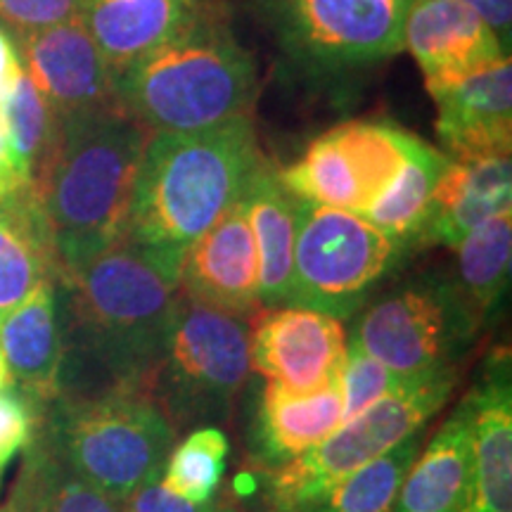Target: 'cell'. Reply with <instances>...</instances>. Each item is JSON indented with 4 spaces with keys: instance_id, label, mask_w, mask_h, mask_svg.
I'll use <instances>...</instances> for the list:
<instances>
[{
    "instance_id": "d590c367",
    "label": "cell",
    "mask_w": 512,
    "mask_h": 512,
    "mask_svg": "<svg viewBox=\"0 0 512 512\" xmlns=\"http://www.w3.org/2000/svg\"><path fill=\"white\" fill-rule=\"evenodd\" d=\"M29 185L31 183L24 181L22 174L17 171L15 159H12V152H10L8 133H5L3 117H0V197L29 188Z\"/></svg>"
},
{
    "instance_id": "ffe728a7",
    "label": "cell",
    "mask_w": 512,
    "mask_h": 512,
    "mask_svg": "<svg viewBox=\"0 0 512 512\" xmlns=\"http://www.w3.org/2000/svg\"><path fill=\"white\" fill-rule=\"evenodd\" d=\"M81 22L112 76L202 22L195 0H86Z\"/></svg>"
},
{
    "instance_id": "8992f818",
    "label": "cell",
    "mask_w": 512,
    "mask_h": 512,
    "mask_svg": "<svg viewBox=\"0 0 512 512\" xmlns=\"http://www.w3.org/2000/svg\"><path fill=\"white\" fill-rule=\"evenodd\" d=\"M456 384V368L408 380L394 394L344 422L323 444L271 470L268 501L278 512H292L309 503L361 465L418 434L444 408Z\"/></svg>"
},
{
    "instance_id": "2e32d148",
    "label": "cell",
    "mask_w": 512,
    "mask_h": 512,
    "mask_svg": "<svg viewBox=\"0 0 512 512\" xmlns=\"http://www.w3.org/2000/svg\"><path fill=\"white\" fill-rule=\"evenodd\" d=\"M437 133L448 157L475 162L510 157L512 147V62L510 57L432 93Z\"/></svg>"
},
{
    "instance_id": "3957f363",
    "label": "cell",
    "mask_w": 512,
    "mask_h": 512,
    "mask_svg": "<svg viewBox=\"0 0 512 512\" xmlns=\"http://www.w3.org/2000/svg\"><path fill=\"white\" fill-rule=\"evenodd\" d=\"M147 140L150 133L124 110L60 121L34 181L60 266L57 283L124 238Z\"/></svg>"
},
{
    "instance_id": "484cf974",
    "label": "cell",
    "mask_w": 512,
    "mask_h": 512,
    "mask_svg": "<svg viewBox=\"0 0 512 512\" xmlns=\"http://www.w3.org/2000/svg\"><path fill=\"white\" fill-rule=\"evenodd\" d=\"M10 498L22 512H128L126 501L112 498L76 475L38 434Z\"/></svg>"
},
{
    "instance_id": "30bf717a",
    "label": "cell",
    "mask_w": 512,
    "mask_h": 512,
    "mask_svg": "<svg viewBox=\"0 0 512 512\" xmlns=\"http://www.w3.org/2000/svg\"><path fill=\"white\" fill-rule=\"evenodd\" d=\"M411 133L380 121H347L318 136L278 178L299 200L366 216L408 157Z\"/></svg>"
},
{
    "instance_id": "7a4b0ae2",
    "label": "cell",
    "mask_w": 512,
    "mask_h": 512,
    "mask_svg": "<svg viewBox=\"0 0 512 512\" xmlns=\"http://www.w3.org/2000/svg\"><path fill=\"white\" fill-rule=\"evenodd\" d=\"M264 159L252 119L147 140L124 238L181 273L183 254L242 202Z\"/></svg>"
},
{
    "instance_id": "836d02e7",
    "label": "cell",
    "mask_w": 512,
    "mask_h": 512,
    "mask_svg": "<svg viewBox=\"0 0 512 512\" xmlns=\"http://www.w3.org/2000/svg\"><path fill=\"white\" fill-rule=\"evenodd\" d=\"M128 512H214V503H190L174 494L171 489H166L162 477L147 479L145 484H140L136 491H133L131 498L126 501Z\"/></svg>"
},
{
    "instance_id": "7402d4cb",
    "label": "cell",
    "mask_w": 512,
    "mask_h": 512,
    "mask_svg": "<svg viewBox=\"0 0 512 512\" xmlns=\"http://www.w3.org/2000/svg\"><path fill=\"white\" fill-rule=\"evenodd\" d=\"M57 280L60 266L34 185L0 197V318Z\"/></svg>"
},
{
    "instance_id": "4dcf8cb0",
    "label": "cell",
    "mask_w": 512,
    "mask_h": 512,
    "mask_svg": "<svg viewBox=\"0 0 512 512\" xmlns=\"http://www.w3.org/2000/svg\"><path fill=\"white\" fill-rule=\"evenodd\" d=\"M408 380L396 377L387 366L366 351L358 349L354 342L347 347V356H344L342 370H339V387H342L344 399V422L356 418L384 396L394 394L401 389Z\"/></svg>"
},
{
    "instance_id": "f1b7e54d",
    "label": "cell",
    "mask_w": 512,
    "mask_h": 512,
    "mask_svg": "<svg viewBox=\"0 0 512 512\" xmlns=\"http://www.w3.org/2000/svg\"><path fill=\"white\" fill-rule=\"evenodd\" d=\"M0 117H3L17 171L24 181L34 185L38 171L53 152L60 121L50 110L48 100L38 93L24 67H19L10 86L0 95Z\"/></svg>"
},
{
    "instance_id": "5b68a950",
    "label": "cell",
    "mask_w": 512,
    "mask_h": 512,
    "mask_svg": "<svg viewBox=\"0 0 512 512\" xmlns=\"http://www.w3.org/2000/svg\"><path fill=\"white\" fill-rule=\"evenodd\" d=\"M38 437L76 475L128 501L162 475L176 430L152 396H60L43 411Z\"/></svg>"
},
{
    "instance_id": "d6a6232c",
    "label": "cell",
    "mask_w": 512,
    "mask_h": 512,
    "mask_svg": "<svg viewBox=\"0 0 512 512\" xmlns=\"http://www.w3.org/2000/svg\"><path fill=\"white\" fill-rule=\"evenodd\" d=\"M83 0H0V24L19 38L81 19Z\"/></svg>"
},
{
    "instance_id": "7c38bea8",
    "label": "cell",
    "mask_w": 512,
    "mask_h": 512,
    "mask_svg": "<svg viewBox=\"0 0 512 512\" xmlns=\"http://www.w3.org/2000/svg\"><path fill=\"white\" fill-rule=\"evenodd\" d=\"M347 347L342 318L304 306H268L249 323L252 370L290 392L337 382Z\"/></svg>"
},
{
    "instance_id": "60d3db41",
    "label": "cell",
    "mask_w": 512,
    "mask_h": 512,
    "mask_svg": "<svg viewBox=\"0 0 512 512\" xmlns=\"http://www.w3.org/2000/svg\"><path fill=\"white\" fill-rule=\"evenodd\" d=\"M83 3H86V0H83Z\"/></svg>"
},
{
    "instance_id": "e575fe53",
    "label": "cell",
    "mask_w": 512,
    "mask_h": 512,
    "mask_svg": "<svg viewBox=\"0 0 512 512\" xmlns=\"http://www.w3.org/2000/svg\"><path fill=\"white\" fill-rule=\"evenodd\" d=\"M467 8L475 10L479 17L494 29V34H510L512 0H460Z\"/></svg>"
},
{
    "instance_id": "f35d334b",
    "label": "cell",
    "mask_w": 512,
    "mask_h": 512,
    "mask_svg": "<svg viewBox=\"0 0 512 512\" xmlns=\"http://www.w3.org/2000/svg\"><path fill=\"white\" fill-rule=\"evenodd\" d=\"M0 512H22L17 508V503L12 501V498H8V501H5L3 505H0Z\"/></svg>"
},
{
    "instance_id": "8d00e7d4",
    "label": "cell",
    "mask_w": 512,
    "mask_h": 512,
    "mask_svg": "<svg viewBox=\"0 0 512 512\" xmlns=\"http://www.w3.org/2000/svg\"><path fill=\"white\" fill-rule=\"evenodd\" d=\"M19 67H22V60H19L10 38L5 36L3 29H0V95H3L5 88L10 86L12 76L19 72Z\"/></svg>"
},
{
    "instance_id": "44dd1931",
    "label": "cell",
    "mask_w": 512,
    "mask_h": 512,
    "mask_svg": "<svg viewBox=\"0 0 512 512\" xmlns=\"http://www.w3.org/2000/svg\"><path fill=\"white\" fill-rule=\"evenodd\" d=\"M475 465V408L460 403L403 479L392 512H463Z\"/></svg>"
},
{
    "instance_id": "74e56055",
    "label": "cell",
    "mask_w": 512,
    "mask_h": 512,
    "mask_svg": "<svg viewBox=\"0 0 512 512\" xmlns=\"http://www.w3.org/2000/svg\"><path fill=\"white\" fill-rule=\"evenodd\" d=\"M5 387H12V380H10L8 366H5L3 356H0V389H5Z\"/></svg>"
},
{
    "instance_id": "5bb4252c",
    "label": "cell",
    "mask_w": 512,
    "mask_h": 512,
    "mask_svg": "<svg viewBox=\"0 0 512 512\" xmlns=\"http://www.w3.org/2000/svg\"><path fill=\"white\" fill-rule=\"evenodd\" d=\"M403 43L418 60L430 93L503 57L494 29L460 0H413L403 22Z\"/></svg>"
},
{
    "instance_id": "4316f807",
    "label": "cell",
    "mask_w": 512,
    "mask_h": 512,
    "mask_svg": "<svg viewBox=\"0 0 512 512\" xmlns=\"http://www.w3.org/2000/svg\"><path fill=\"white\" fill-rule=\"evenodd\" d=\"M418 453L420 439L413 434L292 512H392Z\"/></svg>"
},
{
    "instance_id": "ab89813d",
    "label": "cell",
    "mask_w": 512,
    "mask_h": 512,
    "mask_svg": "<svg viewBox=\"0 0 512 512\" xmlns=\"http://www.w3.org/2000/svg\"><path fill=\"white\" fill-rule=\"evenodd\" d=\"M214 512H238V510H219V508H216Z\"/></svg>"
},
{
    "instance_id": "9c48e42d",
    "label": "cell",
    "mask_w": 512,
    "mask_h": 512,
    "mask_svg": "<svg viewBox=\"0 0 512 512\" xmlns=\"http://www.w3.org/2000/svg\"><path fill=\"white\" fill-rule=\"evenodd\" d=\"M477 320L465 297L451 287H406L370 306L351 342L396 377L413 380L453 368Z\"/></svg>"
},
{
    "instance_id": "603a6c76",
    "label": "cell",
    "mask_w": 512,
    "mask_h": 512,
    "mask_svg": "<svg viewBox=\"0 0 512 512\" xmlns=\"http://www.w3.org/2000/svg\"><path fill=\"white\" fill-rule=\"evenodd\" d=\"M510 195V157H486L475 162L451 159L434 188L425 238L458 247L486 219L510 209Z\"/></svg>"
},
{
    "instance_id": "e0dca14e",
    "label": "cell",
    "mask_w": 512,
    "mask_h": 512,
    "mask_svg": "<svg viewBox=\"0 0 512 512\" xmlns=\"http://www.w3.org/2000/svg\"><path fill=\"white\" fill-rule=\"evenodd\" d=\"M0 356L12 387L46 411L60 396L64 358L62 306L57 283H46L0 318Z\"/></svg>"
},
{
    "instance_id": "9a60e30c",
    "label": "cell",
    "mask_w": 512,
    "mask_h": 512,
    "mask_svg": "<svg viewBox=\"0 0 512 512\" xmlns=\"http://www.w3.org/2000/svg\"><path fill=\"white\" fill-rule=\"evenodd\" d=\"M181 290L238 316L259 311V252L245 204H235L188 247L181 261Z\"/></svg>"
},
{
    "instance_id": "277c9868",
    "label": "cell",
    "mask_w": 512,
    "mask_h": 512,
    "mask_svg": "<svg viewBox=\"0 0 512 512\" xmlns=\"http://www.w3.org/2000/svg\"><path fill=\"white\" fill-rule=\"evenodd\" d=\"M256 88L252 55L204 19L114 74L121 110L155 133L204 131L245 117Z\"/></svg>"
},
{
    "instance_id": "4fadbf2b",
    "label": "cell",
    "mask_w": 512,
    "mask_h": 512,
    "mask_svg": "<svg viewBox=\"0 0 512 512\" xmlns=\"http://www.w3.org/2000/svg\"><path fill=\"white\" fill-rule=\"evenodd\" d=\"M19 53L57 121L121 110L114 76L81 19L19 38Z\"/></svg>"
},
{
    "instance_id": "ba28073f",
    "label": "cell",
    "mask_w": 512,
    "mask_h": 512,
    "mask_svg": "<svg viewBox=\"0 0 512 512\" xmlns=\"http://www.w3.org/2000/svg\"><path fill=\"white\" fill-rule=\"evenodd\" d=\"M396 254L399 247L363 216L299 200L287 304L347 318Z\"/></svg>"
},
{
    "instance_id": "d4e9b609",
    "label": "cell",
    "mask_w": 512,
    "mask_h": 512,
    "mask_svg": "<svg viewBox=\"0 0 512 512\" xmlns=\"http://www.w3.org/2000/svg\"><path fill=\"white\" fill-rule=\"evenodd\" d=\"M448 162L451 157L446 152L434 150L411 133L408 157L399 176L363 219L373 223L399 249L425 238L432 214L434 188H437Z\"/></svg>"
},
{
    "instance_id": "f546056e",
    "label": "cell",
    "mask_w": 512,
    "mask_h": 512,
    "mask_svg": "<svg viewBox=\"0 0 512 512\" xmlns=\"http://www.w3.org/2000/svg\"><path fill=\"white\" fill-rule=\"evenodd\" d=\"M230 453L228 437L219 427L202 425L169 451L162 467V482L185 501L204 505L219 491Z\"/></svg>"
},
{
    "instance_id": "6da1fadb",
    "label": "cell",
    "mask_w": 512,
    "mask_h": 512,
    "mask_svg": "<svg viewBox=\"0 0 512 512\" xmlns=\"http://www.w3.org/2000/svg\"><path fill=\"white\" fill-rule=\"evenodd\" d=\"M57 285L67 290L60 396L155 394L181 273L121 238Z\"/></svg>"
},
{
    "instance_id": "8fae6325",
    "label": "cell",
    "mask_w": 512,
    "mask_h": 512,
    "mask_svg": "<svg viewBox=\"0 0 512 512\" xmlns=\"http://www.w3.org/2000/svg\"><path fill=\"white\" fill-rule=\"evenodd\" d=\"M297 55L328 67H358L403 48L413 0H266Z\"/></svg>"
},
{
    "instance_id": "ac0fdd59",
    "label": "cell",
    "mask_w": 512,
    "mask_h": 512,
    "mask_svg": "<svg viewBox=\"0 0 512 512\" xmlns=\"http://www.w3.org/2000/svg\"><path fill=\"white\" fill-rule=\"evenodd\" d=\"M475 465L463 512H512V384L508 351L489 358L470 392Z\"/></svg>"
},
{
    "instance_id": "1f68e13d",
    "label": "cell",
    "mask_w": 512,
    "mask_h": 512,
    "mask_svg": "<svg viewBox=\"0 0 512 512\" xmlns=\"http://www.w3.org/2000/svg\"><path fill=\"white\" fill-rule=\"evenodd\" d=\"M41 427V411L15 387L0 389V482L12 460L29 451Z\"/></svg>"
},
{
    "instance_id": "cb8c5ba5",
    "label": "cell",
    "mask_w": 512,
    "mask_h": 512,
    "mask_svg": "<svg viewBox=\"0 0 512 512\" xmlns=\"http://www.w3.org/2000/svg\"><path fill=\"white\" fill-rule=\"evenodd\" d=\"M256 252H259V299L264 306L287 304L292 280L299 197L264 164L242 197Z\"/></svg>"
},
{
    "instance_id": "d6986e66",
    "label": "cell",
    "mask_w": 512,
    "mask_h": 512,
    "mask_svg": "<svg viewBox=\"0 0 512 512\" xmlns=\"http://www.w3.org/2000/svg\"><path fill=\"white\" fill-rule=\"evenodd\" d=\"M344 425L342 387L330 382L316 392H290L266 380L254 413V456L268 470L323 444Z\"/></svg>"
},
{
    "instance_id": "52a82bcc",
    "label": "cell",
    "mask_w": 512,
    "mask_h": 512,
    "mask_svg": "<svg viewBox=\"0 0 512 512\" xmlns=\"http://www.w3.org/2000/svg\"><path fill=\"white\" fill-rule=\"evenodd\" d=\"M249 318L181 292L155 392L174 430L223 420L230 411L252 370Z\"/></svg>"
},
{
    "instance_id": "83f0119b",
    "label": "cell",
    "mask_w": 512,
    "mask_h": 512,
    "mask_svg": "<svg viewBox=\"0 0 512 512\" xmlns=\"http://www.w3.org/2000/svg\"><path fill=\"white\" fill-rule=\"evenodd\" d=\"M456 249L465 302L482 318L501 304L510 283L512 211L486 219Z\"/></svg>"
}]
</instances>
